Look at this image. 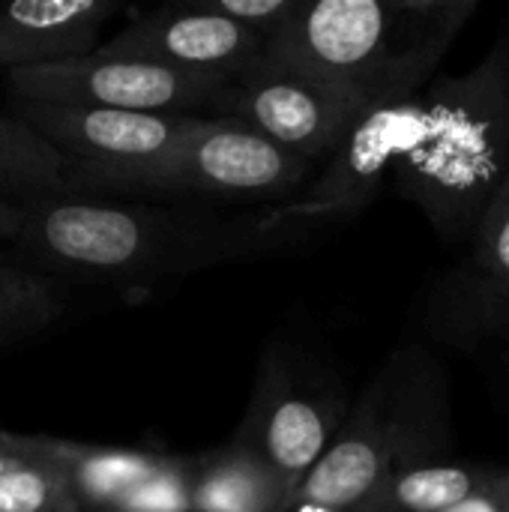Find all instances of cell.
I'll list each match as a JSON object with an SVG mask.
<instances>
[{
    "instance_id": "6da1fadb",
    "label": "cell",
    "mask_w": 509,
    "mask_h": 512,
    "mask_svg": "<svg viewBox=\"0 0 509 512\" xmlns=\"http://www.w3.org/2000/svg\"><path fill=\"white\" fill-rule=\"evenodd\" d=\"M24 228L12 243L39 273L114 291H147L207 267L285 243L267 210L219 219L198 207H165L63 192L21 204Z\"/></svg>"
},
{
    "instance_id": "7a4b0ae2",
    "label": "cell",
    "mask_w": 509,
    "mask_h": 512,
    "mask_svg": "<svg viewBox=\"0 0 509 512\" xmlns=\"http://www.w3.org/2000/svg\"><path fill=\"white\" fill-rule=\"evenodd\" d=\"M423 105V132L399 159L393 183L441 240H474L509 174V36L474 69L435 78Z\"/></svg>"
},
{
    "instance_id": "3957f363",
    "label": "cell",
    "mask_w": 509,
    "mask_h": 512,
    "mask_svg": "<svg viewBox=\"0 0 509 512\" xmlns=\"http://www.w3.org/2000/svg\"><path fill=\"white\" fill-rule=\"evenodd\" d=\"M477 0H303L267 54L366 99L429 81Z\"/></svg>"
},
{
    "instance_id": "277c9868",
    "label": "cell",
    "mask_w": 509,
    "mask_h": 512,
    "mask_svg": "<svg viewBox=\"0 0 509 512\" xmlns=\"http://www.w3.org/2000/svg\"><path fill=\"white\" fill-rule=\"evenodd\" d=\"M315 162L237 123L204 117L192 138L165 159L99 177L75 189L99 198H285L312 174Z\"/></svg>"
},
{
    "instance_id": "5b68a950",
    "label": "cell",
    "mask_w": 509,
    "mask_h": 512,
    "mask_svg": "<svg viewBox=\"0 0 509 512\" xmlns=\"http://www.w3.org/2000/svg\"><path fill=\"white\" fill-rule=\"evenodd\" d=\"M423 123V90L372 99L321 162V174L306 195L270 207L267 219L285 240H294L300 228L357 216L378 198L387 174L396 171L399 159L417 144Z\"/></svg>"
},
{
    "instance_id": "8992f818",
    "label": "cell",
    "mask_w": 509,
    "mask_h": 512,
    "mask_svg": "<svg viewBox=\"0 0 509 512\" xmlns=\"http://www.w3.org/2000/svg\"><path fill=\"white\" fill-rule=\"evenodd\" d=\"M342 423V396L324 369L291 345H270L258 363L252 399L234 438L297 489Z\"/></svg>"
},
{
    "instance_id": "52a82bcc",
    "label": "cell",
    "mask_w": 509,
    "mask_h": 512,
    "mask_svg": "<svg viewBox=\"0 0 509 512\" xmlns=\"http://www.w3.org/2000/svg\"><path fill=\"white\" fill-rule=\"evenodd\" d=\"M369 102L351 87L309 75L264 51L222 87L207 117L237 120L318 165Z\"/></svg>"
},
{
    "instance_id": "ba28073f",
    "label": "cell",
    "mask_w": 509,
    "mask_h": 512,
    "mask_svg": "<svg viewBox=\"0 0 509 512\" xmlns=\"http://www.w3.org/2000/svg\"><path fill=\"white\" fill-rule=\"evenodd\" d=\"M225 84L228 81L216 75L105 54L6 72V93L12 105H81L183 117H207Z\"/></svg>"
},
{
    "instance_id": "9c48e42d",
    "label": "cell",
    "mask_w": 509,
    "mask_h": 512,
    "mask_svg": "<svg viewBox=\"0 0 509 512\" xmlns=\"http://www.w3.org/2000/svg\"><path fill=\"white\" fill-rule=\"evenodd\" d=\"M12 114L30 123L63 156V180L69 192L90 180L138 171L165 159L183 147L204 120L36 102H15Z\"/></svg>"
},
{
    "instance_id": "30bf717a",
    "label": "cell",
    "mask_w": 509,
    "mask_h": 512,
    "mask_svg": "<svg viewBox=\"0 0 509 512\" xmlns=\"http://www.w3.org/2000/svg\"><path fill=\"white\" fill-rule=\"evenodd\" d=\"M267 45L270 42L261 33L243 24L204 12L195 3H177L132 18L117 36L102 42L96 54L147 60L231 81L249 69Z\"/></svg>"
},
{
    "instance_id": "8fae6325",
    "label": "cell",
    "mask_w": 509,
    "mask_h": 512,
    "mask_svg": "<svg viewBox=\"0 0 509 512\" xmlns=\"http://www.w3.org/2000/svg\"><path fill=\"white\" fill-rule=\"evenodd\" d=\"M393 474L396 456L375 402L366 393L345 414L339 435L303 477L291 501L321 510L360 512Z\"/></svg>"
},
{
    "instance_id": "7c38bea8",
    "label": "cell",
    "mask_w": 509,
    "mask_h": 512,
    "mask_svg": "<svg viewBox=\"0 0 509 512\" xmlns=\"http://www.w3.org/2000/svg\"><path fill=\"white\" fill-rule=\"evenodd\" d=\"M117 15L105 0H18L0 9V69H33L90 57Z\"/></svg>"
},
{
    "instance_id": "4fadbf2b",
    "label": "cell",
    "mask_w": 509,
    "mask_h": 512,
    "mask_svg": "<svg viewBox=\"0 0 509 512\" xmlns=\"http://www.w3.org/2000/svg\"><path fill=\"white\" fill-rule=\"evenodd\" d=\"M15 444L27 459L54 465L78 504V512H111L135 489L150 483L171 453L132 450V447H96L48 435H18Z\"/></svg>"
},
{
    "instance_id": "5bb4252c",
    "label": "cell",
    "mask_w": 509,
    "mask_h": 512,
    "mask_svg": "<svg viewBox=\"0 0 509 512\" xmlns=\"http://www.w3.org/2000/svg\"><path fill=\"white\" fill-rule=\"evenodd\" d=\"M294 492L267 459L237 438L195 456V512H282Z\"/></svg>"
},
{
    "instance_id": "9a60e30c",
    "label": "cell",
    "mask_w": 509,
    "mask_h": 512,
    "mask_svg": "<svg viewBox=\"0 0 509 512\" xmlns=\"http://www.w3.org/2000/svg\"><path fill=\"white\" fill-rule=\"evenodd\" d=\"M63 192V156L18 114L0 111V198L21 207Z\"/></svg>"
},
{
    "instance_id": "2e32d148",
    "label": "cell",
    "mask_w": 509,
    "mask_h": 512,
    "mask_svg": "<svg viewBox=\"0 0 509 512\" xmlns=\"http://www.w3.org/2000/svg\"><path fill=\"white\" fill-rule=\"evenodd\" d=\"M492 477L453 462L399 468L360 512H444L477 495Z\"/></svg>"
},
{
    "instance_id": "e0dca14e",
    "label": "cell",
    "mask_w": 509,
    "mask_h": 512,
    "mask_svg": "<svg viewBox=\"0 0 509 512\" xmlns=\"http://www.w3.org/2000/svg\"><path fill=\"white\" fill-rule=\"evenodd\" d=\"M63 312L66 291L57 279L0 258V348L39 336Z\"/></svg>"
},
{
    "instance_id": "ac0fdd59",
    "label": "cell",
    "mask_w": 509,
    "mask_h": 512,
    "mask_svg": "<svg viewBox=\"0 0 509 512\" xmlns=\"http://www.w3.org/2000/svg\"><path fill=\"white\" fill-rule=\"evenodd\" d=\"M0 512H78V504L54 465L27 459L0 477Z\"/></svg>"
},
{
    "instance_id": "d6986e66",
    "label": "cell",
    "mask_w": 509,
    "mask_h": 512,
    "mask_svg": "<svg viewBox=\"0 0 509 512\" xmlns=\"http://www.w3.org/2000/svg\"><path fill=\"white\" fill-rule=\"evenodd\" d=\"M192 3L201 6L204 12H213L219 18H228L234 24L261 33L267 42H273L303 6V0H192Z\"/></svg>"
},
{
    "instance_id": "ffe728a7",
    "label": "cell",
    "mask_w": 509,
    "mask_h": 512,
    "mask_svg": "<svg viewBox=\"0 0 509 512\" xmlns=\"http://www.w3.org/2000/svg\"><path fill=\"white\" fill-rule=\"evenodd\" d=\"M474 252H477V264L486 273L509 285V174L480 222V231L474 237Z\"/></svg>"
},
{
    "instance_id": "44dd1931",
    "label": "cell",
    "mask_w": 509,
    "mask_h": 512,
    "mask_svg": "<svg viewBox=\"0 0 509 512\" xmlns=\"http://www.w3.org/2000/svg\"><path fill=\"white\" fill-rule=\"evenodd\" d=\"M444 512H509V471L495 474L477 495Z\"/></svg>"
},
{
    "instance_id": "7402d4cb",
    "label": "cell",
    "mask_w": 509,
    "mask_h": 512,
    "mask_svg": "<svg viewBox=\"0 0 509 512\" xmlns=\"http://www.w3.org/2000/svg\"><path fill=\"white\" fill-rule=\"evenodd\" d=\"M24 228V213L18 204L0 198V243H15Z\"/></svg>"
},
{
    "instance_id": "603a6c76",
    "label": "cell",
    "mask_w": 509,
    "mask_h": 512,
    "mask_svg": "<svg viewBox=\"0 0 509 512\" xmlns=\"http://www.w3.org/2000/svg\"><path fill=\"white\" fill-rule=\"evenodd\" d=\"M21 462H27V456L18 450V444H15V432L0 429V477H3L6 471L18 468Z\"/></svg>"
}]
</instances>
